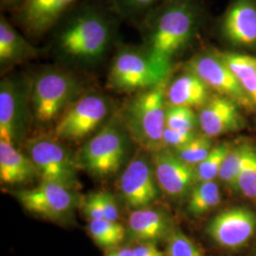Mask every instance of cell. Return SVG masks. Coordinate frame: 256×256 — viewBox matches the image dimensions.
Masks as SVG:
<instances>
[{"label":"cell","instance_id":"cell-1","mask_svg":"<svg viewBox=\"0 0 256 256\" xmlns=\"http://www.w3.org/2000/svg\"><path fill=\"white\" fill-rule=\"evenodd\" d=\"M116 16L98 5H77L52 32L50 54L66 66L82 68L99 66L118 46Z\"/></svg>","mask_w":256,"mask_h":256},{"label":"cell","instance_id":"cell-2","mask_svg":"<svg viewBox=\"0 0 256 256\" xmlns=\"http://www.w3.org/2000/svg\"><path fill=\"white\" fill-rule=\"evenodd\" d=\"M196 0H167L140 21L142 45L158 64L173 70L176 59L190 46L202 25Z\"/></svg>","mask_w":256,"mask_h":256},{"label":"cell","instance_id":"cell-3","mask_svg":"<svg viewBox=\"0 0 256 256\" xmlns=\"http://www.w3.org/2000/svg\"><path fill=\"white\" fill-rule=\"evenodd\" d=\"M30 84V112L39 126L56 124L82 94V82L70 72L48 66L37 72Z\"/></svg>","mask_w":256,"mask_h":256},{"label":"cell","instance_id":"cell-4","mask_svg":"<svg viewBox=\"0 0 256 256\" xmlns=\"http://www.w3.org/2000/svg\"><path fill=\"white\" fill-rule=\"evenodd\" d=\"M168 82L135 93L120 114L129 137L149 153L165 149L164 135L166 129Z\"/></svg>","mask_w":256,"mask_h":256},{"label":"cell","instance_id":"cell-5","mask_svg":"<svg viewBox=\"0 0 256 256\" xmlns=\"http://www.w3.org/2000/svg\"><path fill=\"white\" fill-rule=\"evenodd\" d=\"M171 74L144 46L118 44L110 64L108 86L116 92L138 93L168 82Z\"/></svg>","mask_w":256,"mask_h":256},{"label":"cell","instance_id":"cell-6","mask_svg":"<svg viewBox=\"0 0 256 256\" xmlns=\"http://www.w3.org/2000/svg\"><path fill=\"white\" fill-rule=\"evenodd\" d=\"M128 136L120 116H112L82 146L77 158L78 166L96 178L113 176L128 156Z\"/></svg>","mask_w":256,"mask_h":256},{"label":"cell","instance_id":"cell-7","mask_svg":"<svg viewBox=\"0 0 256 256\" xmlns=\"http://www.w3.org/2000/svg\"><path fill=\"white\" fill-rule=\"evenodd\" d=\"M111 112L110 100L97 92L84 93L55 124L54 138L80 142L97 133Z\"/></svg>","mask_w":256,"mask_h":256},{"label":"cell","instance_id":"cell-8","mask_svg":"<svg viewBox=\"0 0 256 256\" xmlns=\"http://www.w3.org/2000/svg\"><path fill=\"white\" fill-rule=\"evenodd\" d=\"M28 152L41 182L60 183L74 190L79 186L77 160L56 138H32Z\"/></svg>","mask_w":256,"mask_h":256},{"label":"cell","instance_id":"cell-9","mask_svg":"<svg viewBox=\"0 0 256 256\" xmlns=\"http://www.w3.org/2000/svg\"><path fill=\"white\" fill-rule=\"evenodd\" d=\"M14 194L23 208L34 216L63 224L70 220L78 202L74 189L52 182H41L36 188Z\"/></svg>","mask_w":256,"mask_h":256},{"label":"cell","instance_id":"cell-10","mask_svg":"<svg viewBox=\"0 0 256 256\" xmlns=\"http://www.w3.org/2000/svg\"><path fill=\"white\" fill-rule=\"evenodd\" d=\"M187 70L200 77L210 90L236 102L241 108L256 110L242 84L221 60L216 50L194 55L187 64Z\"/></svg>","mask_w":256,"mask_h":256},{"label":"cell","instance_id":"cell-11","mask_svg":"<svg viewBox=\"0 0 256 256\" xmlns=\"http://www.w3.org/2000/svg\"><path fill=\"white\" fill-rule=\"evenodd\" d=\"M206 234L220 248L239 252L256 236V212L247 208L223 210L210 220Z\"/></svg>","mask_w":256,"mask_h":256},{"label":"cell","instance_id":"cell-12","mask_svg":"<svg viewBox=\"0 0 256 256\" xmlns=\"http://www.w3.org/2000/svg\"><path fill=\"white\" fill-rule=\"evenodd\" d=\"M119 190L122 202L133 210L150 207L158 198V185L152 162L140 154L120 176Z\"/></svg>","mask_w":256,"mask_h":256},{"label":"cell","instance_id":"cell-13","mask_svg":"<svg viewBox=\"0 0 256 256\" xmlns=\"http://www.w3.org/2000/svg\"><path fill=\"white\" fill-rule=\"evenodd\" d=\"M81 0H23L16 8L14 18L23 32L40 38L52 32Z\"/></svg>","mask_w":256,"mask_h":256},{"label":"cell","instance_id":"cell-14","mask_svg":"<svg viewBox=\"0 0 256 256\" xmlns=\"http://www.w3.org/2000/svg\"><path fill=\"white\" fill-rule=\"evenodd\" d=\"M30 84L5 78L0 84V140L14 146L30 110Z\"/></svg>","mask_w":256,"mask_h":256},{"label":"cell","instance_id":"cell-15","mask_svg":"<svg viewBox=\"0 0 256 256\" xmlns=\"http://www.w3.org/2000/svg\"><path fill=\"white\" fill-rule=\"evenodd\" d=\"M151 162L160 190L176 200L189 196L196 184L194 167L185 164L171 149L152 153Z\"/></svg>","mask_w":256,"mask_h":256},{"label":"cell","instance_id":"cell-16","mask_svg":"<svg viewBox=\"0 0 256 256\" xmlns=\"http://www.w3.org/2000/svg\"><path fill=\"white\" fill-rule=\"evenodd\" d=\"M241 110L236 102L216 93L212 94L198 114L202 134L214 138L241 131L246 126Z\"/></svg>","mask_w":256,"mask_h":256},{"label":"cell","instance_id":"cell-17","mask_svg":"<svg viewBox=\"0 0 256 256\" xmlns=\"http://www.w3.org/2000/svg\"><path fill=\"white\" fill-rule=\"evenodd\" d=\"M174 229L173 220L164 210L150 207L133 210L128 218L126 242L129 245L166 243Z\"/></svg>","mask_w":256,"mask_h":256},{"label":"cell","instance_id":"cell-18","mask_svg":"<svg viewBox=\"0 0 256 256\" xmlns=\"http://www.w3.org/2000/svg\"><path fill=\"white\" fill-rule=\"evenodd\" d=\"M223 37L230 45L256 48V0H234L222 22Z\"/></svg>","mask_w":256,"mask_h":256},{"label":"cell","instance_id":"cell-19","mask_svg":"<svg viewBox=\"0 0 256 256\" xmlns=\"http://www.w3.org/2000/svg\"><path fill=\"white\" fill-rule=\"evenodd\" d=\"M212 95L208 86L188 70L178 76L166 88V101L171 106L202 108Z\"/></svg>","mask_w":256,"mask_h":256},{"label":"cell","instance_id":"cell-20","mask_svg":"<svg viewBox=\"0 0 256 256\" xmlns=\"http://www.w3.org/2000/svg\"><path fill=\"white\" fill-rule=\"evenodd\" d=\"M40 50L32 46L4 16L0 18V66L2 70L36 58Z\"/></svg>","mask_w":256,"mask_h":256},{"label":"cell","instance_id":"cell-21","mask_svg":"<svg viewBox=\"0 0 256 256\" xmlns=\"http://www.w3.org/2000/svg\"><path fill=\"white\" fill-rule=\"evenodd\" d=\"M39 178L32 160L14 144L0 140V182L2 185L19 186Z\"/></svg>","mask_w":256,"mask_h":256},{"label":"cell","instance_id":"cell-22","mask_svg":"<svg viewBox=\"0 0 256 256\" xmlns=\"http://www.w3.org/2000/svg\"><path fill=\"white\" fill-rule=\"evenodd\" d=\"M86 230L95 245L104 252L124 245L126 241V227L118 221L92 220Z\"/></svg>","mask_w":256,"mask_h":256},{"label":"cell","instance_id":"cell-23","mask_svg":"<svg viewBox=\"0 0 256 256\" xmlns=\"http://www.w3.org/2000/svg\"><path fill=\"white\" fill-rule=\"evenodd\" d=\"M187 210L194 218H200L216 209L222 202L216 182L196 183L189 194Z\"/></svg>","mask_w":256,"mask_h":256},{"label":"cell","instance_id":"cell-24","mask_svg":"<svg viewBox=\"0 0 256 256\" xmlns=\"http://www.w3.org/2000/svg\"><path fill=\"white\" fill-rule=\"evenodd\" d=\"M254 146L248 142H240L232 146L220 170L218 180L230 190L236 191L239 174Z\"/></svg>","mask_w":256,"mask_h":256},{"label":"cell","instance_id":"cell-25","mask_svg":"<svg viewBox=\"0 0 256 256\" xmlns=\"http://www.w3.org/2000/svg\"><path fill=\"white\" fill-rule=\"evenodd\" d=\"M232 146L229 142H222L212 148L210 155L200 164L194 167L196 183L216 182L230 150Z\"/></svg>","mask_w":256,"mask_h":256},{"label":"cell","instance_id":"cell-26","mask_svg":"<svg viewBox=\"0 0 256 256\" xmlns=\"http://www.w3.org/2000/svg\"><path fill=\"white\" fill-rule=\"evenodd\" d=\"M110 10L124 20L140 21L160 0H108Z\"/></svg>","mask_w":256,"mask_h":256},{"label":"cell","instance_id":"cell-27","mask_svg":"<svg viewBox=\"0 0 256 256\" xmlns=\"http://www.w3.org/2000/svg\"><path fill=\"white\" fill-rule=\"evenodd\" d=\"M214 147L212 138L198 134L188 144L173 151L185 164L196 167L210 155Z\"/></svg>","mask_w":256,"mask_h":256},{"label":"cell","instance_id":"cell-28","mask_svg":"<svg viewBox=\"0 0 256 256\" xmlns=\"http://www.w3.org/2000/svg\"><path fill=\"white\" fill-rule=\"evenodd\" d=\"M218 52L221 60L229 68L239 82L256 74V57L229 52ZM241 84V82H240Z\"/></svg>","mask_w":256,"mask_h":256},{"label":"cell","instance_id":"cell-29","mask_svg":"<svg viewBox=\"0 0 256 256\" xmlns=\"http://www.w3.org/2000/svg\"><path fill=\"white\" fill-rule=\"evenodd\" d=\"M166 256H205L200 247L178 228L166 241Z\"/></svg>","mask_w":256,"mask_h":256},{"label":"cell","instance_id":"cell-30","mask_svg":"<svg viewBox=\"0 0 256 256\" xmlns=\"http://www.w3.org/2000/svg\"><path fill=\"white\" fill-rule=\"evenodd\" d=\"M166 128L182 131H196L200 128L198 115L189 108L169 106L166 110Z\"/></svg>","mask_w":256,"mask_h":256},{"label":"cell","instance_id":"cell-31","mask_svg":"<svg viewBox=\"0 0 256 256\" xmlns=\"http://www.w3.org/2000/svg\"><path fill=\"white\" fill-rule=\"evenodd\" d=\"M236 191L246 198L256 202V147L254 146L239 174Z\"/></svg>","mask_w":256,"mask_h":256},{"label":"cell","instance_id":"cell-32","mask_svg":"<svg viewBox=\"0 0 256 256\" xmlns=\"http://www.w3.org/2000/svg\"><path fill=\"white\" fill-rule=\"evenodd\" d=\"M198 135L196 131H182L166 128L164 135V148L171 150L182 148L192 142Z\"/></svg>","mask_w":256,"mask_h":256},{"label":"cell","instance_id":"cell-33","mask_svg":"<svg viewBox=\"0 0 256 256\" xmlns=\"http://www.w3.org/2000/svg\"><path fill=\"white\" fill-rule=\"evenodd\" d=\"M82 214L88 221L104 220L99 192L92 194L86 196L82 203Z\"/></svg>","mask_w":256,"mask_h":256},{"label":"cell","instance_id":"cell-34","mask_svg":"<svg viewBox=\"0 0 256 256\" xmlns=\"http://www.w3.org/2000/svg\"><path fill=\"white\" fill-rule=\"evenodd\" d=\"M102 209L104 216V220L110 221H119V206L115 196L110 192H100Z\"/></svg>","mask_w":256,"mask_h":256},{"label":"cell","instance_id":"cell-35","mask_svg":"<svg viewBox=\"0 0 256 256\" xmlns=\"http://www.w3.org/2000/svg\"><path fill=\"white\" fill-rule=\"evenodd\" d=\"M132 246L134 250V256H166L165 252L160 250L156 244L140 243Z\"/></svg>","mask_w":256,"mask_h":256},{"label":"cell","instance_id":"cell-36","mask_svg":"<svg viewBox=\"0 0 256 256\" xmlns=\"http://www.w3.org/2000/svg\"><path fill=\"white\" fill-rule=\"evenodd\" d=\"M240 82L256 110V74Z\"/></svg>","mask_w":256,"mask_h":256},{"label":"cell","instance_id":"cell-37","mask_svg":"<svg viewBox=\"0 0 256 256\" xmlns=\"http://www.w3.org/2000/svg\"><path fill=\"white\" fill-rule=\"evenodd\" d=\"M104 256H134V250L132 245H122L106 250Z\"/></svg>","mask_w":256,"mask_h":256},{"label":"cell","instance_id":"cell-38","mask_svg":"<svg viewBox=\"0 0 256 256\" xmlns=\"http://www.w3.org/2000/svg\"><path fill=\"white\" fill-rule=\"evenodd\" d=\"M3 8H16L23 0H0Z\"/></svg>","mask_w":256,"mask_h":256},{"label":"cell","instance_id":"cell-39","mask_svg":"<svg viewBox=\"0 0 256 256\" xmlns=\"http://www.w3.org/2000/svg\"><path fill=\"white\" fill-rule=\"evenodd\" d=\"M250 256H256V245L254 246V248H252V254H250Z\"/></svg>","mask_w":256,"mask_h":256}]
</instances>
